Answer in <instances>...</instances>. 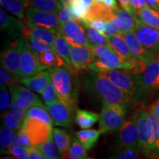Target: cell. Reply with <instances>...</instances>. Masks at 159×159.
I'll use <instances>...</instances> for the list:
<instances>
[{"mask_svg": "<svg viewBox=\"0 0 159 159\" xmlns=\"http://www.w3.org/2000/svg\"><path fill=\"white\" fill-rule=\"evenodd\" d=\"M85 86L91 94L102 100V103L125 104L131 99L130 95L99 72L88 79Z\"/></svg>", "mask_w": 159, "mask_h": 159, "instance_id": "cell-1", "label": "cell"}, {"mask_svg": "<svg viewBox=\"0 0 159 159\" xmlns=\"http://www.w3.org/2000/svg\"><path fill=\"white\" fill-rule=\"evenodd\" d=\"M52 83L57 91L58 100L74 112L77 105V91L72 78L73 73L66 67L48 68Z\"/></svg>", "mask_w": 159, "mask_h": 159, "instance_id": "cell-2", "label": "cell"}, {"mask_svg": "<svg viewBox=\"0 0 159 159\" xmlns=\"http://www.w3.org/2000/svg\"><path fill=\"white\" fill-rule=\"evenodd\" d=\"M126 107L125 104H108L103 102L99 120L102 134L119 131L125 122Z\"/></svg>", "mask_w": 159, "mask_h": 159, "instance_id": "cell-3", "label": "cell"}, {"mask_svg": "<svg viewBox=\"0 0 159 159\" xmlns=\"http://www.w3.org/2000/svg\"><path fill=\"white\" fill-rule=\"evenodd\" d=\"M115 69L129 70L136 74L142 73L135 63L124 58L115 51L111 52L102 56L95 57L94 61L89 66V70L93 71L95 73Z\"/></svg>", "mask_w": 159, "mask_h": 159, "instance_id": "cell-4", "label": "cell"}, {"mask_svg": "<svg viewBox=\"0 0 159 159\" xmlns=\"http://www.w3.org/2000/svg\"><path fill=\"white\" fill-rule=\"evenodd\" d=\"M101 73L105 77H108L117 87L122 89L132 98L139 89V77L136 73L129 70H108Z\"/></svg>", "mask_w": 159, "mask_h": 159, "instance_id": "cell-5", "label": "cell"}, {"mask_svg": "<svg viewBox=\"0 0 159 159\" xmlns=\"http://www.w3.org/2000/svg\"><path fill=\"white\" fill-rule=\"evenodd\" d=\"M27 39L25 35L10 43L1 54V66L13 72L20 80V66L23 47Z\"/></svg>", "mask_w": 159, "mask_h": 159, "instance_id": "cell-6", "label": "cell"}, {"mask_svg": "<svg viewBox=\"0 0 159 159\" xmlns=\"http://www.w3.org/2000/svg\"><path fill=\"white\" fill-rule=\"evenodd\" d=\"M28 135L32 146H36L53 137L52 126L39 119L25 117L21 126Z\"/></svg>", "mask_w": 159, "mask_h": 159, "instance_id": "cell-7", "label": "cell"}, {"mask_svg": "<svg viewBox=\"0 0 159 159\" xmlns=\"http://www.w3.org/2000/svg\"><path fill=\"white\" fill-rule=\"evenodd\" d=\"M26 26H39L61 32V25L57 16L55 13L46 12L29 5L26 9Z\"/></svg>", "mask_w": 159, "mask_h": 159, "instance_id": "cell-8", "label": "cell"}, {"mask_svg": "<svg viewBox=\"0 0 159 159\" xmlns=\"http://www.w3.org/2000/svg\"><path fill=\"white\" fill-rule=\"evenodd\" d=\"M139 130V148L143 153L150 156L153 128L148 116V111L141 110L134 116Z\"/></svg>", "mask_w": 159, "mask_h": 159, "instance_id": "cell-9", "label": "cell"}, {"mask_svg": "<svg viewBox=\"0 0 159 159\" xmlns=\"http://www.w3.org/2000/svg\"><path fill=\"white\" fill-rule=\"evenodd\" d=\"M45 69H47V67L41 63L38 53L30 48L26 39L21 52L20 80L39 74Z\"/></svg>", "mask_w": 159, "mask_h": 159, "instance_id": "cell-10", "label": "cell"}, {"mask_svg": "<svg viewBox=\"0 0 159 159\" xmlns=\"http://www.w3.org/2000/svg\"><path fill=\"white\" fill-rule=\"evenodd\" d=\"M70 58L71 71L73 74H76L81 71H88L91 63L95 59L93 47L71 44Z\"/></svg>", "mask_w": 159, "mask_h": 159, "instance_id": "cell-11", "label": "cell"}, {"mask_svg": "<svg viewBox=\"0 0 159 159\" xmlns=\"http://www.w3.org/2000/svg\"><path fill=\"white\" fill-rule=\"evenodd\" d=\"M60 33L64 35L67 41L71 45L85 46L89 47H93L94 46L87 35L82 24L77 20H69V21L63 25L61 26Z\"/></svg>", "mask_w": 159, "mask_h": 159, "instance_id": "cell-12", "label": "cell"}, {"mask_svg": "<svg viewBox=\"0 0 159 159\" xmlns=\"http://www.w3.org/2000/svg\"><path fill=\"white\" fill-rule=\"evenodd\" d=\"M134 33L145 48L158 52L159 50V30L145 25L137 19Z\"/></svg>", "mask_w": 159, "mask_h": 159, "instance_id": "cell-13", "label": "cell"}, {"mask_svg": "<svg viewBox=\"0 0 159 159\" xmlns=\"http://www.w3.org/2000/svg\"><path fill=\"white\" fill-rule=\"evenodd\" d=\"M159 90V60L157 56L147 63L142 76L139 78V91Z\"/></svg>", "mask_w": 159, "mask_h": 159, "instance_id": "cell-14", "label": "cell"}, {"mask_svg": "<svg viewBox=\"0 0 159 159\" xmlns=\"http://www.w3.org/2000/svg\"><path fill=\"white\" fill-rule=\"evenodd\" d=\"M9 89L11 97H14L19 105L25 110L27 111V109L34 105L47 108L38 95L22 85H20L16 83L10 85Z\"/></svg>", "mask_w": 159, "mask_h": 159, "instance_id": "cell-15", "label": "cell"}, {"mask_svg": "<svg viewBox=\"0 0 159 159\" xmlns=\"http://www.w3.org/2000/svg\"><path fill=\"white\" fill-rule=\"evenodd\" d=\"M118 144L121 148H139V130L134 116L125 121L119 130Z\"/></svg>", "mask_w": 159, "mask_h": 159, "instance_id": "cell-16", "label": "cell"}, {"mask_svg": "<svg viewBox=\"0 0 159 159\" xmlns=\"http://www.w3.org/2000/svg\"><path fill=\"white\" fill-rule=\"evenodd\" d=\"M47 109L56 126L69 128L72 124V111L67 105L56 100L47 105Z\"/></svg>", "mask_w": 159, "mask_h": 159, "instance_id": "cell-17", "label": "cell"}, {"mask_svg": "<svg viewBox=\"0 0 159 159\" xmlns=\"http://www.w3.org/2000/svg\"><path fill=\"white\" fill-rule=\"evenodd\" d=\"M108 40L111 47L114 49V50L116 53H118L119 55H121L128 61L135 63L141 71L144 72L147 64L133 54L122 35L117 34L111 35V36H108Z\"/></svg>", "mask_w": 159, "mask_h": 159, "instance_id": "cell-18", "label": "cell"}, {"mask_svg": "<svg viewBox=\"0 0 159 159\" xmlns=\"http://www.w3.org/2000/svg\"><path fill=\"white\" fill-rule=\"evenodd\" d=\"M0 27L10 37L16 39L21 36L25 33L26 25L21 19H18L13 16L8 14L3 7L0 9Z\"/></svg>", "mask_w": 159, "mask_h": 159, "instance_id": "cell-19", "label": "cell"}, {"mask_svg": "<svg viewBox=\"0 0 159 159\" xmlns=\"http://www.w3.org/2000/svg\"><path fill=\"white\" fill-rule=\"evenodd\" d=\"M122 35L128 43V47H130L133 54L146 64L150 62L151 60L156 58L158 56L156 52L145 48L144 46L139 42L134 32H129V33H123Z\"/></svg>", "mask_w": 159, "mask_h": 159, "instance_id": "cell-20", "label": "cell"}, {"mask_svg": "<svg viewBox=\"0 0 159 159\" xmlns=\"http://www.w3.org/2000/svg\"><path fill=\"white\" fill-rule=\"evenodd\" d=\"M58 33L59 32L52 29L39 26H26L24 35L28 39L36 40L53 47Z\"/></svg>", "mask_w": 159, "mask_h": 159, "instance_id": "cell-21", "label": "cell"}, {"mask_svg": "<svg viewBox=\"0 0 159 159\" xmlns=\"http://www.w3.org/2000/svg\"><path fill=\"white\" fill-rule=\"evenodd\" d=\"M52 82L51 75L49 69L43 70L33 76L21 79L19 83L25 85L27 88L41 94L48 83Z\"/></svg>", "mask_w": 159, "mask_h": 159, "instance_id": "cell-22", "label": "cell"}, {"mask_svg": "<svg viewBox=\"0 0 159 159\" xmlns=\"http://www.w3.org/2000/svg\"><path fill=\"white\" fill-rule=\"evenodd\" d=\"M114 16V11L113 9L107 7L103 3H94L89 7L86 15L83 21L102 19L108 21Z\"/></svg>", "mask_w": 159, "mask_h": 159, "instance_id": "cell-23", "label": "cell"}, {"mask_svg": "<svg viewBox=\"0 0 159 159\" xmlns=\"http://www.w3.org/2000/svg\"><path fill=\"white\" fill-rule=\"evenodd\" d=\"M1 6L11 12L13 15L25 21L26 19V9L29 5L28 0H0Z\"/></svg>", "mask_w": 159, "mask_h": 159, "instance_id": "cell-24", "label": "cell"}, {"mask_svg": "<svg viewBox=\"0 0 159 159\" xmlns=\"http://www.w3.org/2000/svg\"><path fill=\"white\" fill-rule=\"evenodd\" d=\"M55 51L59 55L64 61L66 63L67 66L69 70H71V58H70V51H71V43L67 41L64 35L59 33L55 39L54 46Z\"/></svg>", "mask_w": 159, "mask_h": 159, "instance_id": "cell-25", "label": "cell"}, {"mask_svg": "<svg viewBox=\"0 0 159 159\" xmlns=\"http://www.w3.org/2000/svg\"><path fill=\"white\" fill-rule=\"evenodd\" d=\"M100 119V114L86 110L79 109L75 114V122L82 129H88L92 127Z\"/></svg>", "mask_w": 159, "mask_h": 159, "instance_id": "cell-26", "label": "cell"}, {"mask_svg": "<svg viewBox=\"0 0 159 159\" xmlns=\"http://www.w3.org/2000/svg\"><path fill=\"white\" fill-rule=\"evenodd\" d=\"M102 134L100 129L93 130V129H83L76 132L77 138L80 141L87 150H91L96 144L99 136Z\"/></svg>", "mask_w": 159, "mask_h": 159, "instance_id": "cell-27", "label": "cell"}, {"mask_svg": "<svg viewBox=\"0 0 159 159\" xmlns=\"http://www.w3.org/2000/svg\"><path fill=\"white\" fill-rule=\"evenodd\" d=\"M114 14L118 18L121 23V35L129 32H134L136 27V19L138 18L134 17L129 12L125 9L117 8L114 11Z\"/></svg>", "mask_w": 159, "mask_h": 159, "instance_id": "cell-28", "label": "cell"}, {"mask_svg": "<svg viewBox=\"0 0 159 159\" xmlns=\"http://www.w3.org/2000/svg\"><path fill=\"white\" fill-rule=\"evenodd\" d=\"M137 18L145 25L159 30V12L152 9L149 5L139 10Z\"/></svg>", "mask_w": 159, "mask_h": 159, "instance_id": "cell-29", "label": "cell"}, {"mask_svg": "<svg viewBox=\"0 0 159 159\" xmlns=\"http://www.w3.org/2000/svg\"><path fill=\"white\" fill-rule=\"evenodd\" d=\"M53 139L61 156L68 150L72 137L66 131L60 128L53 129Z\"/></svg>", "mask_w": 159, "mask_h": 159, "instance_id": "cell-30", "label": "cell"}, {"mask_svg": "<svg viewBox=\"0 0 159 159\" xmlns=\"http://www.w3.org/2000/svg\"><path fill=\"white\" fill-rule=\"evenodd\" d=\"M39 57L41 63L47 68L52 67H66V63L62 57L57 55L55 51H46L43 52L39 53Z\"/></svg>", "mask_w": 159, "mask_h": 159, "instance_id": "cell-31", "label": "cell"}, {"mask_svg": "<svg viewBox=\"0 0 159 159\" xmlns=\"http://www.w3.org/2000/svg\"><path fill=\"white\" fill-rule=\"evenodd\" d=\"M29 5L41 11L57 14L63 5V0H28Z\"/></svg>", "mask_w": 159, "mask_h": 159, "instance_id": "cell-32", "label": "cell"}, {"mask_svg": "<svg viewBox=\"0 0 159 159\" xmlns=\"http://www.w3.org/2000/svg\"><path fill=\"white\" fill-rule=\"evenodd\" d=\"M61 158L74 159L87 158V150L78 139L72 138L68 150L61 156Z\"/></svg>", "mask_w": 159, "mask_h": 159, "instance_id": "cell-33", "label": "cell"}, {"mask_svg": "<svg viewBox=\"0 0 159 159\" xmlns=\"http://www.w3.org/2000/svg\"><path fill=\"white\" fill-rule=\"evenodd\" d=\"M80 22L82 24L83 28L86 32L87 35L89 36L90 41L94 45H106L111 47L108 35H105L102 32L98 30L97 29L90 27L86 24L82 22V21H80Z\"/></svg>", "mask_w": 159, "mask_h": 159, "instance_id": "cell-34", "label": "cell"}, {"mask_svg": "<svg viewBox=\"0 0 159 159\" xmlns=\"http://www.w3.org/2000/svg\"><path fill=\"white\" fill-rule=\"evenodd\" d=\"M26 117H30V118L39 119V120L43 121V122L52 126V119L50 114H49L47 108H43V107L41 106H37V105L32 106L27 109Z\"/></svg>", "mask_w": 159, "mask_h": 159, "instance_id": "cell-35", "label": "cell"}, {"mask_svg": "<svg viewBox=\"0 0 159 159\" xmlns=\"http://www.w3.org/2000/svg\"><path fill=\"white\" fill-rule=\"evenodd\" d=\"M54 139L52 138L46 141L45 142L40 144L36 146H34L39 150L40 152L45 156L47 159H57L60 158L58 156V150H57L55 147V143L53 142Z\"/></svg>", "mask_w": 159, "mask_h": 159, "instance_id": "cell-36", "label": "cell"}, {"mask_svg": "<svg viewBox=\"0 0 159 159\" xmlns=\"http://www.w3.org/2000/svg\"><path fill=\"white\" fill-rule=\"evenodd\" d=\"M142 151L139 148H123L122 150L116 151L111 158L115 159H136L140 158Z\"/></svg>", "mask_w": 159, "mask_h": 159, "instance_id": "cell-37", "label": "cell"}, {"mask_svg": "<svg viewBox=\"0 0 159 159\" xmlns=\"http://www.w3.org/2000/svg\"><path fill=\"white\" fill-rule=\"evenodd\" d=\"M12 131L7 127H2L0 132V147H1V154L10 155L8 151V145L11 142Z\"/></svg>", "mask_w": 159, "mask_h": 159, "instance_id": "cell-38", "label": "cell"}, {"mask_svg": "<svg viewBox=\"0 0 159 159\" xmlns=\"http://www.w3.org/2000/svg\"><path fill=\"white\" fill-rule=\"evenodd\" d=\"M4 125L12 131H18L22 126V122H20L11 111H6L4 113Z\"/></svg>", "mask_w": 159, "mask_h": 159, "instance_id": "cell-39", "label": "cell"}, {"mask_svg": "<svg viewBox=\"0 0 159 159\" xmlns=\"http://www.w3.org/2000/svg\"><path fill=\"white\" fill-rule=\"evenodd\" d=\"M41 95H42V98L46 105H48L55 101L58 100L57 91L52 82L48 83V85L45 87L41 93Z\"/></svg>", "mask_w": 159, "mask_h": 159, "instance_id": "cell-40", "label": "cell"}, {"mask_svg": "<svg viewBox=\"0 0 159 159\" xmlns=\"http://www.w3.org/2000/svg\"><path fill=\"white\" fill-rule=\"evenodd\" d=\"M17 82H19V79L17 78V77L13 72H11L8 69L4 67L3 66H1V68H0V85H5L10 86L11 85L14 84Z\"/></svg>", "mask_w": 159, "mask_h": 159, "instance_id": "cell-41", "label": "cell"}, {"mask_svg": "<svg viewBox=\"0 0 159 159\" xmlns=\"http://www.w3.org/2000/svg\"><path fill=\"white\" fill-rule=\"evenodd\" d=\"M104 33L108 36L121 34V23L116 15L108 21H107Z\"/></svg>", "mask_w": 159, "mask_h": 159, "instance_id": "cell-42", "label": "cell"}, {"mask_svg": "<svg viewBox=\"0 0 159 159\" xmlns=\"http://www.w3.org/2000/svg\"><path fill=\"white\" fill-rule=\"evenodd\" d=\"M27 43L30 47V48L33 51H34L35 52L38 53V54H39V53L43 52L46 51H55L54 47H53L52 46H50L42 42H40V41H38L36 40L28 39L27 37Z\"/></svg>", "mask_w": 159, "mask_h": 159, "instance_id": "cell-43", "label": "cell"}, {"mask_svg": "<svg viewBox=\"0 0 159 159\" xmlns=\"http://www.w3.org/2000/svg\"><path fill=\"white\" fill-rule=\"evenodd\" d=\"M11 112L14 114V116L19 119L21 122H23L26 117L27 114V110L24 109L18 101L14 97H11Z\"/></svg>", "mask_w": 159, "mask_h": 159, "instance_id": "cell-44", "label": "cell"}, {"mask_svg": "<svg viewBox=\"0 0 159 159\" xmlns=\"http://www.w3.org/2000/svg\"><path fill=\"white\" fill-rule=\"evenodd\" d=\"M57 16L61 26L64 25L65 23H66L67 21H69V20L75 19L74 16L71 13L70 7H69V5L66 3H63V7H61V9L57 13Z\"/></svg>", "mask_w": 159, "mask_h": 159, "instance_id": "cell-45", "label": "cell"}, {"mask_svg": "<svg viewBox=\"0 0 159 159\" xmlns=\"http://www.w3.org/2000/svg\"><path fill=\"white\" fill-rule=\"evenodd\" d=\"M11 105V101L10 99L8 91L6 88L5 85H1V91H0V110L2 112H5L7 111L9 107Z\"/></svg>", "mask_w": 159, "mask_h": 159, "instance_id": "cell-46", "label": "cell"}, {"mask_svg": "<svg viewBox=\"0 0 159 159\" xmlns=\"http://www.w3.org/2000/svg\"><path fill=\"white\" fill-rule=\"evenodd\" d=\"M9 154L13 156L16 158L19 159H27L28 158L27 148H24L20 144L15 145L8 148Z\"/></svg>", "mask_w": 159, "mask_h": 159, "instance_id": "cell-47", "label": "cell"}, {"mask_svg": "<svg viewBox=\"0 0 159 159\" xmlns=\"http://www.w3.org/2000/svg\"><path fill=\"white\" fill-rule=\"evenodd\" d=\"M18 136H19V144L21 146L25 148H29L32 147L30 139L22 128H21L18 130Z\"/></svg>", "mask_w": 159, "mask_h": 159, "instance_id": "cell-48", "label": "cell"}, {"mask_svg": "<svg viewBox=\"0 0 159 159\" xmlns=\"http://www.w3.org/2000/svg\"><path fill=\"white\" fill-rule=\"evenodd\" d=\"M82 22L86 24L90 27H94L98 30L104 33L105 27L107 25V21L102 19H95V20H91V21H82Z\"/></svg>", "mask_w": 159, "mask_h": 159, "instance_id": "cell-49", "label": "cell"}, {"mask_svg": "<svg viewBox=\"0 0 159 159\" xmlns=\"http://www.w3.org/2000/svg\"><path fill=\"white\" fill-rule=\"evenodd\" d=\"M93 51L94 52L95 57H100L114 50L111 47L106 45H94L93 47Z\"/></svg>", "mask_w": 159, "mask_h": 159, "instance_id": "cell-50", "label": "cell"}, {"mask_svg": "<svg viewBox=\"0 0 159 159\" xmlns=\"http://www.w3.org/2000/svg\"><path fill=\"white\" fill-rule=\"evenodd\" d=\"M118 2L123 9H125V11L129 12V13H130L131 15L134 16V17L137 18V12L138 11L135 9L134 6L131 5V3L130 2L129 0H118Z\"/></svg>", "mask_w": 159, "mask_h": 159, "instance_id": "cell-51", "label": "cell"}, {"mask_svg": "<svg viewBox=\"0 0 159 159\" xmlns=\"http://www.w3.org/2000/svg\"><path fill=\"white\" fill-rule=\"evenodd\" d=\"M27 154H28V158L31 159H43L46 158L45 156L41 153L40 151L34 146L27 148Z\"/></svg>", "mask_w": 159, "mask_h": 159, "instance_id": "cell-52", "label": "cell"}, {"mask_svg": "<svg viewBox=\"0 0 159 159\" xmlns=\"http://www.w3.org/2000/svg\"><path fill=\"white\" fill-rule=\"evenodd\" d=\"M129 1L137 11L142 7H145V6L148 5L147 0H129Z\"/></svg>", "mask_w": 159, "mask_h": 159, "instance_id": "cell-53", "label": "cell"}, {"mask_svg": "<svg viewBox=\"0 0 159 159\" xmlns=\"http://www.w3.org/2000/svg\"><path fill=\"white\" fill-rule=\"evenodd\" d=\"M104 5H105L107 7H110V8L113 9L114 11L119 8L118 3H117V0H104Z\"/></svg>", "mask_w": 159, "mask_h": 159, "instance_id": "cell-54", "label": "cell"}, {"mask_svg": "<svg viewBox=\"0 0 159 159\" xmlns=\"http://www.w3.org/2000/svg\"><path fill=\"white\" fill-rule=\"evenodd\" d=\"M147 2L150 7L159 12V0H147Z\"/></svg>", "mask_w": 159, "mask_h": 159, "instance_id": "cell-55", "label": "cell"}, {"mask_svg": "<svg viewBox=\"0 0 159 159\" xmlns=\"http://www.w3.org/2000/svg\"><path fill=\"white\" fill-rule=\"evenodd\" d=\"M150 111L159 118V99H158L154 104L151 105Z\"/></svg>", "mask_w": 159, "mask_h": 159, "instance_id": "cell-56", "label": "cell"}, {"mask_svg": "<svg viewBox=\"0 0 159 159\" xmlns=\"http://www.w3.org/2000/svg\"><path fill=\"white\" fill-rule=\"evenodd\" d=\"M83 2H84L85 6L88 7V9L90 6L92 5L94 3H95L94 0H83Z\"/></svg>", "mask_w": 159, "mask_h": 159, "instance_id": "cell-57", "label": "cell"}, {"mask_svg": "<svg viewBox=\"0 0 159 159\" xmlns=\"http://www.w3.org/2000/svg\"><path fill=\"white\" fill-rule=\"evenodd\" d=\"M95 3H103L104 0H94Z\"/></svg>", "mask_w": 159, "mask_h": 159, "instance_id": "cell-58", "label": "cell"}, {"mask_svg": "<svg viewBox=\"0 0 159 159\" xmlns=\"http://www.w3.org/2000/svg\"><path fill=\"white\" fill-rule=\"evenodd\" d=\"M157 54H158V58L159 60V50L158 51V52H157Z\"/></svg>", "mask_w": 159, "mask_h": 159, "instance_id": "cell-59", "label": "cell"}, {"mask_svg": "<svg viewBox=\"0 0 159 159\" xmlns=\"http://www.w3.org/2000/svg\"><path fill=\"white\" fill-rule=\"evenodd\" d=\"M158 139H159V125H158Z\"/></svg>", "mask_w": 159, "mask_h": 159, "instance_id": "cell-60", "label": "cell"}]
</instances>
